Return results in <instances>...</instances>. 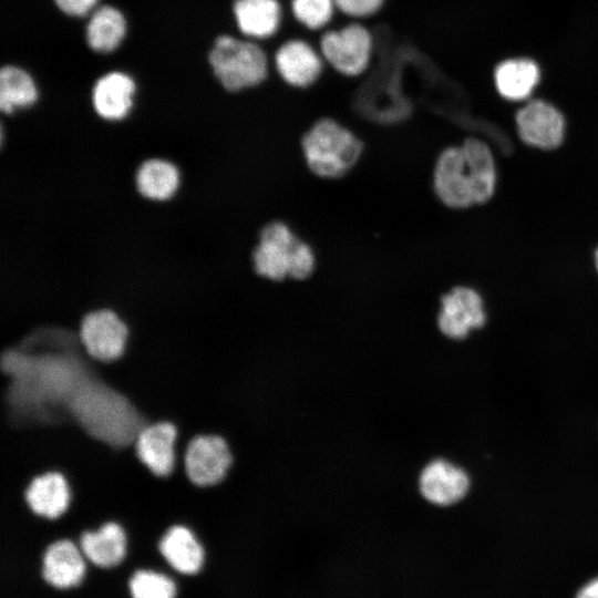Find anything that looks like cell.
I'll return each mask as SVG.
<instances>
[{"instance_id":"1","label":"cell","mask_w":598,"mask_h":598,"mask_svg":"<svg viewBox=\"0 0 598 598\" xmlns=\"http://www.w3.org/2000/svg\"><path fill=\"white\" fill-rule=\"evenodd\" d=\"M497 181L494 153L476 137L443 150L434 166L435 195L453 209L488 203L496 195Z\"/></svg>"},{"instance_id":"2","label":"cell","mask_w":598,"mask_h":598,"mask_svg":"<svg viewBox=\"0 0 598 598\" xmlns=\"http://www.w3.org/2000/svg\"><path fill=\"white\" fill-rule=\"evenodd\" d=\"M252 264L256 272L269 280H303L312 274L316 257L311 247L285 223L272 221L259 235V243L252 252Z\"/></svg>"},{"instance_id":"3","label":"cell","mask_w":598,"mask_h":598,"mask_svg":"<svg viewBox=\"0 0 598 598\" xmlns=\"http://www.w3.org/2000/svg\"><path fill=\"white\" fill-rule=\"evenodd\" d=\"M310 171L324 178L347 174L362 153V142L347 127L331 118L317 121L301 141Z\"/></svg>"},{"instance_id":"4","label":"cell","mask_w":598,"mask_h":598,"mask_svg":"<svg viewBox=\"0 0 598 598\" xmlns=\"http://www.w3.org/2000/svg\"><path fill=\"white\" fill-rule=\"evenodd\" d=\"M208 60L215 76L230 92L260 84L268 72L267 56L260 47L229 35L215 40Z\"/></svg>"},{"instance_id":"5","label":"cell","mask_w":598,"mask_h":598,"mask_svg":"<svg viewBox=\"0 0 598 598\" xmlns=\"http://www.w3.org/2000/svg\"><path fill=\"white\" fill-rule=\"evenodd\" d=\"M515 126L523 144L546 152L558 150L567 133L564 113L543 99L526 101L515 113Z\"/></svg>"},{"instance_id":"6","label":"cell","mask_w":598,"mask_h":598,"mask_svg":"<svg viewBox=\"0 0 598 598\" xmlns=\"http://www.w3.org/2000/svg\"><path fill=\"white\" fill-rule=\"evenodd\" d=\"M130 330L122 317L111 308L87 311L80 320L79 337L86 353L97 361L120 358Z\"/></svg>"},{"instance_id":"7","label":"cell","mask_w":598,"mask_h":598,"mask_svg":"<svg viewBox=\"0 0 598 598\" xmlns=\"http://www.w3.org/2000/svg\"><path fill=\"white\" fill-rule=\"evenodd\" d=\"M234 464V454L227 440L218 434H199L187 444L184 454L185 472L198 486L220 483Z\"/></svg>"},{"instance_id":"8","label":"cell","mask_w":598,"mask_h":598,"mask_svg":"<svg viewBox=\"0 0 598 598\" xmlns=\"http://www.w3.org/2000/svg\"><path fill=\"white\" fill-rule=\"evenodd\" d=\"M372 47L371 33L358 23L327 31L320 40L322 56L334 70L349 76L359 75L367 69Z\"/></svg>"},{"instance_id":"9","label":"cell","mask_w":598,"mask_h":598,"mask_svg":"<svg viewBox=\"0 0 598 598\" xmlns=\"http://www.w3.org/2000/svg\"><path fill=\"white\" fill-rule=\"evenodd\" d=\"M437 315L439 330L447 338L462 340L472 330L486 322L484 301L477 290L468 286H456L441 298Z\"/></svg>"},{"instance_id":"10","label":"cell","mask_w":598,"mask_h":598,"mask_svg":"<svg viewBox=\"0 0 598 598\" xmlns=\"http://www.w3.org/2000/svg\"><path fill=\"white\" fill-rule=\"evenodd\" d=\"M417 488L426 502L437 506H450L467 494L470 477L463 468L452 462L435 458L421 470Z\"/></svg>"},{"instance_id":"11","label":"cell","mask_w":598,"mask_h":598,"mask_svg":"<svg viewBox=\"0 0 598 598\" xmlns=\"http://www.w3.org/2000/svg\"><path fill=\"white\" fill-rule=\"evenodd\" d=\"M176 426L163 421L151 423L142 429L133 445L140 461L153 474L167 476L176 465Z\"/></svg>"},{"instance_id":"12","label":"cell","mask_w":598,"mask_h":598,"mask_svg":"<svg viewBox=\"0 0 598 598\" xmlns=\"http://www.w3.org/2000/svg\"><path fill=\"white\" fill-rule=\"evenodd\" d=\"M278 73L285 82L296 87L315 83L322 71V60L317 51L302 40H289L275 55Z\"/></svg>"},{"instance_id":"13","label":"cell","mask_w":598,"mask_h":598,"mask_svg":"<svg viewBox=\"0 0 598 598\" xmlns=\"http://www.w3.org/2000/svg\"><path fill=\"white\" fill-rule=\"evenodd\" d=\"M29 508L47 519L61 517L71 503V489L65 476L58 471H49L35 476L24 492Z\"/></svg>"},{"instance_id":"14","label":"cell","mask_w":598,"mask_h":598,"mask_svg":"<svg viewBox=\"0 0 598 598\" xmlns=\"http://www.w3.org/2000/svg\"><path fill=\"white\" fill-rule=\"evenodd\" d=\"M85 573L83 556L74 542L59 538L48 545L42 558V576L53 587L71 588Z\"/></svg>"},{"instance_id":"15","label":"cell","mask_w":598,"mask_h":598,"mask_svg":"<svg viewBox=\"0 0 598 598\" xmlns=\"http://www.w3.org/2000/svg\"><path fill=\"white\" fill-rule=\"evenodd\" d=\"M542 78L538 63L530 58H509L499 62L494 70L497 93L509 102H526L530 99Z\"/></svg>"},{"instance_id":"16","label":"cell","mask_w":598,"mask_h":598,"mask_svg":"<svg viewBox=\"0 0 598 598\" xmlns=\"http://www.w3.org/2000/svg\"><path fill=\"white\" fill-rule=\"evenodd\" d=\"M79 546L92 564L104 568L113 567L125 557L126 532L118 522L107 520L96 529L83 530L79 536Z\"/></svg>"},{"instance_id":"17","label":"cell","mask_w":598,"mask_h":598,"mask_svg":"<svg viewBox=\"0 0 598 598\" xmlns=\"http://www.w3.org/2000/svg\"><path fill=\"white\" fill-rule=\"evenodd\" d=\"M158 550L177 571L196 574L204 563V548L195 533L184 524L171 525L158 540Z\"/></svg>"},{"instance_id":"18","label":"cell","mask_w":598,"mask_h":598,"mask_svg":"<svg viewBox=\"0 0 598 598\" xmlns=\"http://www.w3.org/2000/svg\"><path fill=\"white\" fill-rule=\"evenodd\" d=\"M135 84L122 72L101 76L92 90V104L96 114L107 121L125 117L133 104Z\"/></svg>"},{"instance_id":"19","label":"cell","mask_w":598,"mask_h":598,"mask_svg":"<svg viewBox=\"0 0 598 598\" xmlns=\"http://www.w3.org/2000/svg\"><path fill=\"white\" fill-rule=\"evenodd\" d=\"M233 12L238 29L255 39L274 35L281 21V7L278 0H235Z\"/></svg>"},{"instance_id":"20","label":"cell","mask_w":598,"mask_h":598,"mask_svg":"<svg viewBox=\"0 0 598 598\" xmlns=\"http://www.w3.org/2000/svg\"><path fill=\"white\" fill-rule=\"evenodd\" d=\"M138 193L152 200H166L177 190L179 173L171 162L151 158L141 164L135 174Z\"/></svg>"},{"instance_id":"21","label":"cell","mask_w":598,"mask_h":598,"mask_svg":"<svg viewBox=\"0 0 598 598\" xmlns=\"http://www.w3.org/2000/svg\"><path fill=\"white\" fill-rule=\"evenodd\" d=\"M126 30L122 13L110 6L99 8L91 17L86 27V40L90 48L97 52L114 50Z\"/></svg>"},{"instance_id":"22","label":"cell","mask_w":598,"mask_h":598,"mask_svg":"<svg viewBox=\"0 0 598 598\" xmlns=\"http://www.w3.org/2000/svg\"><path fill=\"white\" fill-rule=\"evenodd\" d=\"M37 96L35 84L25 71L12 65L0 70V110L3 113L30 106Z\"/></svg>"},{"instance_id":"23","label":"cell","mask_w":598,"mask_h":598,"mask_svg":"<svg viewBox=\"0 0 598 598\" xmlns=\"http://www.w3.org/2000/svg\"><path fill=\"white\" fill-rule=\"evenodd\" d=\"M132 598H175L173 580L152 570H137L128 582Z\"/></svg>"},{"instance_id":"24","label":"cell","mask_w":598,"mask_h":598,"mask_svg":"<svg viewBox=\"0 0 598 598\" xmlns=\"http://www.w3.org/2000/svg\"><path fill=\"white\" fill-rule=\"evenodd\" d=\"M334 7L333 0H291L295 18L311 30L327 25L332 18Z\"/></svg>"},{"instance_id":"25","label":"cell","mask_w":598,"mask_h":598,"mask_svg":"<svg viewBox=\"0 0 598 598\" xmlns=\"http://www.w3.org/2000/svg\"><path fill=\"white\" fill-rule=\"evenodd\" d=\"M336 7L343 13L363 18L375 13L382 6L383 0H333Z\"/></svg>"},{"instance_id":"26","label":"cell","mask_w":598,"mask_h":598,"mask_svg":"<svg viewBox=\"0 0 598 598\" xmlns=\"http://www.w3.org/2000/svg\"><path fill=\"white\" fill-rule=\"evenodd\" d=\"M54 2L69 16H83L94 7L96 0H54Z\"/></svg>"},{"instance_id":"27","label":"cell","mask_w":598,"mask_h":598,"mask_svg":"<svg viewBox=\"0 0 598 598\" xmlns=\"http://www.w3.org/2000/svg\"><path fill=\"white\" fill-rule=\"evenodd\" d=\"M577 598H598V578L585 585L578 592Z\"/></svg>"},{"instance_id":"28","label":"cell","mask_w":598,"mask_h":598,"mask_svg":"<svg viewBox=\"0 0 598 598\" xmlns=\"http://www.w3.org/2000/svg\"><path fill=\"white\" fill-rule=\"evenodd\" d=\"M592 260H594L595 271L598 275V246L594 250Z\"/></svg>"}]
</instances>
